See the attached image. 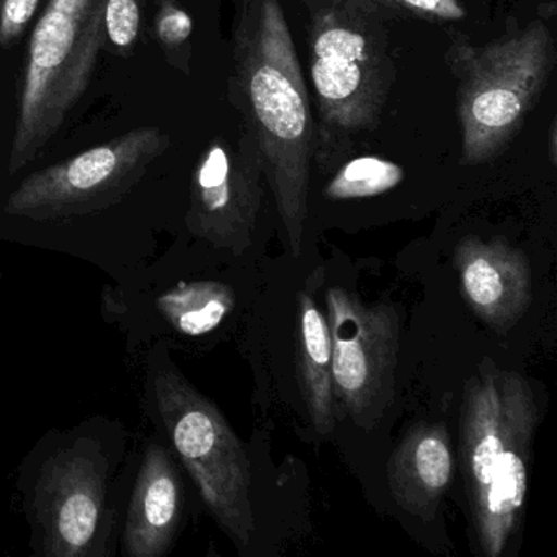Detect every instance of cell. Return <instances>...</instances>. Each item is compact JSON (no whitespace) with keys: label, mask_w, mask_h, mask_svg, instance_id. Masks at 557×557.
Instances as JSON below:
<instances>
[{"label":"cell","mask_w":557,"mask_h":557,"mask_svg":"<svg viewBox=\"0 0 557 557\" xmlns=\"http://www.w3.org/2000/svg\"><path fill=\"white\" fill-rule=\"evenodd\" d=\"M169 135L159 128H138L96 146L60 164L25 177L9 195V216L57 221L96 213L122 200L164 154Z\"/></svg>","instance_id":"obj_8"},{"label":"cell","mask_w":557,"mask_h":557,"mask_svg":"<svg viewBox=\"0 0 557 557\" xmlns=\"http://www.w3.org/2000/svg\"><path fill=\"white\" fill-rule=\"evenodd\" d=\"M314 275L308 280L298 298V335L296 368L302 400L319 435H331L335 429V393L332 380V341L327 318L315 302Z\"/></svg>","instance_id":"obj_14"},{"label":"cell","mask_w":557,"mask_h":557,"mask_svg":"<svg viewBox=\"0 0 557 557\" xmlns=\"http://www.w3.org/2000/svg\"><path fill=\"white\" fill-rule=\"evenodd\" d=\"M318 102L314 161L331 172L380 125L394 81L391 0H301Z\"/></svg>","instance_id":"obj_2"},{"label":"cell","mask_w":557,"mask_h":557,"mask_svg":"<svg viewBox=\"0 0 557 557\" xmlns=\"http://www.w3.org/2000/svg\"><path fill=\"white\" fill-rule=\"evenodd\" d=\"M455 262L469 309L495 331H510L531 302V269L523 250L507 240L468 236L456 246Z\"/></svg>","instance_id":"obj_11"},{"label":"cell","mask_w":557,"mask_h":557,"mask_svg":"<svg viewBox=\"0 0 557 557\" xmlns=\"http://www.w3.org/2000/svg\"><path fill=\"white\" fill-rule=\"evenodd\" d=\"M120 432L109 420L51 430L22 462L18 488L37 556H112Z\"/></svg>","instance_id":"obj_3"},{"label":"cell","mask_w":557,"mask_h":557,"mask_svg":"<svg viewBox=\"0 0 557 557\" xmlns=\"http://www.w3.org/2000/svg\"><path fill=\"white\" fill-rule=\"evenodd\" d=\"M404 169L396 162L364 156L345 162L325 187L331 200H360L377 197L403 184Z\"/></svg>","instance_id":"obj_16"},{"label":"cell","mask_w":557,"mask_h":557,"mask_svg":"<svg viewBox=\"0 0 557 557\" xmlns=\"http://www.w3.org/2000/svg\"><path fill=\"white\" fill-rule=\"evenodd\" d=\"M448 63L458 79L462 162L479 165L517 135L547 86L556 50L547 25L536 21L484 47L456 40Z\"/></svg>","instance_id":"obj_6"},{"label":"cell","mask_w":557,"mask_h":557,"mask_svg":"<svg viewBox=\"0 0 557 557\" xmlns=\"http://www.w3.org/2000/svg\"><path fill=\"white\" fill-rule=\"evenodd\" d=\"M156 14V37L169 54L182 53L194 34V21L177 0H161Z\"/></svg>","instance_id":"obj_18"},{"label":"cell","mask_w":557,"mask_h":557,"mask_svg":"<svg viewBox=\"0 0 557 557\" xmlns=\"http://www.w3.org/2000/svg\"><path fill=\"white\" fill-rule=\"evenodd\" d=\"M537 406L527 377L491 367L466 383L459 456L479 543L504 553L523 515Z\"/></svg>","instance_id":"obj_4"},{"label":"cell","mask_w":557,"mask_h":557,"mask_svg":"<svg viewBox=\"0 0 557 557\" xmlns=\"http://www.w3.org/2000/svg\"><path fill=\"white\" fill-rule=\"evenodd\" d=\"M263 181L262 159L247 126L236 146L213 139L191 177L187 230L216 249L243 253L252 243Z\"/></svg>","instance_id":"obj_10"},{"label":"cell","mask_w":557,"mask_h":557,"mask_svg":"<svg viewBox=\"0 0 557 557\" xmlns=\"http://www.w3.org/2000/svg\"><path fill=\"white\" fill-rule=\"evenodd\" d=\"M184 517L177 465L161 443H149L126 510L122 546L126 557H162L174 546Z\"/></svg>","instance_id":"obj_12"},{"label":"cell","mask_w":557,"mask_h":557,"mask_svg":"<svg viewBox=\"0 0 557 557\" xmlns=\"http://www.w3.org/2000/svg\"><path fill=\"white\" fill-rule=\"evenodd\" d=\"M455 475L451 440L443 423H420L404 436L387 465L391 494L420 520L435 518Z\"/></svg>","instance_id":"obj_13"},{"label":"cell","mask_w":557,"mask_h":557,"mask_svg":"<svg viewBox=\"0 0 557 557\" xmlns=\"http://www.w3.org/2000/svg\"><path fill=\"white\" fill-rule=\"evenodd\" d=\"M234 308V289L214 280L178 282L151 298V309L159 315V321L184 337L211 334L233 314Z\"/></svg>","instance_id":"obj_15"},{"label":"cell","mask_w":557,"mask_h":557,"mask_svg":"<svg viewBox=\"0 0 557 557\" xmlns=\"http://www.w3.org/2000/svg\"><path fill=\"white\" fill-rule=\"evenodd\" d=\"M557 129H556V122H553V125H550L549 129V158L550 162L553 164H556L557 159Z\"/></svg>","instance_id":"obj_21"},{"label":"cell","mask_w":557,"mask_h":557,"mask_svg":"<svg viewBox=\"0 0 557 557\" xmlns=\"http://www.w3.org/2000/svg\"><path fill=\"white\" fill-rule=\"evenodd\" d=\"M145 400L214 520L239 546H247L256 530L250 462L233 426L162 347L151 348L146 358Z\"/></svg>","instance_id":"obj_5"},{"label":"cell","mask_w":557,"mask_h":557,"mask_svg":"<svg viewBox=\"0 0 557 557\" xmlns=\"http://www.w3.org/2000/svg\"><path fill=\"white\" fill-rule=\"evenodd\" d=\"M106 0H50L35 25L18 99L9 172L50 145L77 106L102 50Z\"/></svg>","instance_id":"obj_7"},{"label":"cell","mask_w":557,"mask_h":557,"mask_svg":"<svg viewBox=\"0 0 557 557\" xmlns=\"http://www.w3.org/2000/svg\"><path fill=\"white\" fill-rule=\"evenodd\" d=\"M399 8L413 14L436 21L456 22L466 17L465 8L459 0H391Z\"/></svg>","instance_id":"obj_20"},{"label":"cell","mask_w":557,"mask_h":557,"mask_svg":"<svg viewBox=\"0 0 557 557\" xmlns=\"http://www.w3.org/2000/svg\"><path fill=\"white\" fill-rule=\"evenodd\" d=\"M40 9V0H0V48L21 40Z\"/></svg>","instance_id":"obj_19"},{"label":"cell","mask_w":557,"mask_h":557,"mask_svg":"<svg viewBox=\"0 0 557 557\" xmlns=\"http://www.w3.org/2000/svg\"><path fill=\"white\" fill-rule=\"evenodd\" d=\"M141 27V12L136 0H106L103 28L107 37L119 50L135 47Z\"/></svg>","instance_id":"obj_17"},{"label":"cell","mask_w":557,"mask_h":557,"mask_svg":"<svg viewBox=\"0 0 557 557\" xmlns=\"http://www.w3.org/2000/svg\"><path fill=\"white\" fill-rule=\"evenodd\" d=\"M233 81L289 249L299 257L315 132L308 87L280 0H244L234 35Z\"/></svg>","instance_id":"obj_1"},{"label":"cell","mask_w":557,"mask_h":557,"mask_svg":"<svg viewBox=\"0 0 557 557\" xmlns=\"http://www.w3.org/2000/svg\"><path fill=\"white\" fill-rule=\"evenodd\" d=\"M331 329L335 400L355 425L373 429L393 403L400 350L399 312L387 302L368 305L341 286L325 292Z\"/></svg>","instance_id":"obj_9"}]
</instances>
